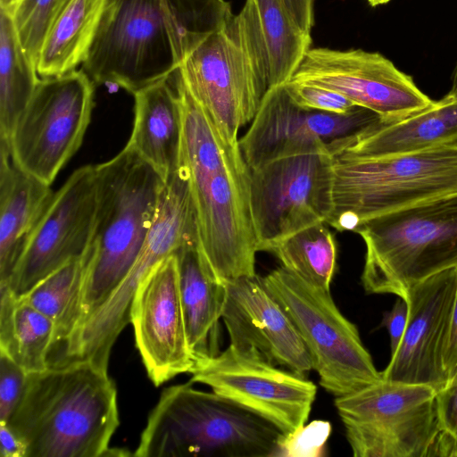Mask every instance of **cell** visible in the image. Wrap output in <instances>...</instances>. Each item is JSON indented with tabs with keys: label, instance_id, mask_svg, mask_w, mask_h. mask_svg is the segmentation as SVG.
<instances>
[{
	"label": "cell",
	"instance_id": "cell-27",
	"mask_svg": "<svg viewBox=\"0 0 457 457\" xmlns=\"http://www.w3.org/2000/svg\"><path fill=\"white\" fill-rule=\"evenodd\" d=\"M40 78L24 52L12 17L0 12V141L8 143L14 125Z\"/></svg>",
	"mask_w": 457,
	"mask_h": 457
},
{
	"label": "cell",
	"instance_id": "cell-34",
	"mask_svg": "<svg viewBox=\"0 0 457 457\" xmlns=\"http://www.w3.org/2000/svg\"><path fill=\"white\" fill-rule=\"evenodd\" d=\"M28 373L0 351V422H8L27 382Z\"/></svg>",
	"mask_w": 457,
	"mask_h": 457
},
{
	"label": "cell",
	"instance_id": "cell-25",
	"mask_svg": "<svg viewBox=\"0 0 457 457\" xmlns=\"http://www.w3.org/2000/svg\"><path fill=\"white\" fill-rule=\"evenodd\" d=\"M110 0H71L50 28L40 50L41 79L76 71L89 54Z\"/></svg>",
	"mask_w": 457,
	"mask_h": 457
},
{
	"label": "cell",
	"instance_id": "cell-15",
	"mask_svg": "<svg viewBox=\"0 0 457 457\" xmlns=\"http://www.w3.org/2000/svg\"><path fill=\"white\" fill-rule=\"evenodd\" d=\"M384 120L378 113L361 106L345 114L302 108L283 85L266 92L250 127L239 138V145L253 170L286 156L329 153L337 140Z\"/></svg>",
	"mask_w": 457,
	"mask_h": 457
},
{
	"label": "cell",
	"instance_id": "cell-19",
	"mask_svg": "<svg viewBox=\"0 0 457 457\" xmlns=\"http://www.w3.org/2000/svg\"><path fill=\"white\" fill-rule=\"evenodd\" d=\"M222 320L230 345L258 351L272 363L304 376L312 369L307 347L262 277L225 282Z\"/></svg>",
	"mask_w": 457,
	"mask_h": 457
},
{
	"label": "cell",
	"instance_id": "cell-18",
	"mask_svg": "<svg viewBox=\"0 0 457 457\" xmlns=\"http://www.w3.org/2000/svg\"><path fill=\"white\" fill-rule=\"evenodd\" d=\"M136 345L147 376L158 386L190 373V351L175 253L160 262L139 284L130 308Z\"/></svg>",
	"mask_w": 457,
	"mask_h": 457
},
{
	"label": "cell",
	"instance_id": "cell-20",
	"mask_svg": "<svg viewBox=\"0 0 457 457\" xmlns=\"http://www.w3.org/2000/svg\"><path fill=\"white\" fill-rule=\"evenodd\" d=\"M457 145V96L393 123L381 122L337 141L330 154L384 157Z\"/></svg>",
	"mask_w": 457,
	"mask_h": 457
},
{
	"label": "cell",
	"instance_id": "cell-4",
	"mask_svg": "<svg viewBox=\"0 0 457 457\" xmlns=\"http://www.w3.org/2000/svg\"><path fill=\"white\" fill-rule=\"evenodd\" d=\"M96 212L85 253L79 326L108 299L132 268L165 185L159 173L126 145L113 158L96 164Z\"/></svg>",
	"mask_w": 457,
	"mask_h": 457
},
{
	"label": "cell",
	"instance_id": "cell-13",
	"mask_svg": "<svg viewBox=\"0 0 457 457\" xmlns=\"http://www.w3.org/2000/svg\"><path fill=\"white\" fill-rule=\"evenodd\" d=\"M191 383L212 390L273 424L283 435L303 427L312 411L316 385L278 368L252 348L229 344L217 355L195 364Z\"/></svg>",
	"mask_w": 457,
	"mask_h": 457
},
{
	"label": "cell",
	"instance_id": "cell-5",
	"mask_svg": "<svg viewBox=\"0 0 457 457\" xmlns=\"http://www.w3.org/2000/svg\"><path fill=\"white\" fill-rule=\"evenodd\" d=\"M282 436L263 418L190 382L162 391L134 455L275 457Z\"/></svg>",
	"mask_w": 457,
	"mask_h": 457
},
{
	"label": "cell",
	"instance_id": "cell-22",
	"mask_svg": "<svg viewBox=\"0 0 457 457\" xmlns=\"http://www.w3.org/2000/svg\"><path fill=\"white\" fill-rule=\"evenodd\" d=\"M134 121L126 146L150 164L166 182L178 170L182 112L172 75L133 94Z\"/></svg>",
	"mask_w": 457,
	"mask_h": 457
},
{
	"label": "cell",
	"instance_id": "cell-17",
	"mask_svg": "<svg viewBox=\"0 0 457 457\" xmlns=\"http://www.w3.org/2000/svg\"><path fill=\"white\" fill-rule=\"evenodd\" d=\"M457 295V268L444 270L412 287L405 330L383 379L425 385L436 391L448 382L445 366Z\"/></svg>",
	"mask_w": 457,
	"mask_h": 457
},
{
	"label": "cell",
	"instance_id": "cell-7",
	"mask_svg": "<svg viewBox=\"0 0 457 457\" xmlns=\"http://www.w3.org/2000/svg\"><path fill=\"white\" fill-rule=\"evenodd\" d=\"M332 157L333 208L326 223L339 231L457 193V145L384 157Z\"/></svg>",
	"mask_w": 457,
	"mask_h": 457
},
{
	"label": "cell",
	"instance_id": "cell-28",
	"mask_svg": "<svg viewBox=\"0 0 457 457\" xmlns=\"http://www.w3.org/2000/svg\"><path fill=\"white\" fill-rule=\"evenodd\" d=\"M85 255L73 259L21 296L54 324L55 345L66 342L81 319Z\"/></svg>",
	"mask_w": 457,
	"mask_h": 457
},
{
	"label": "cell",
	"instance_id": "cell-1",
	"mask_svg": "<svg viewBox=\"0 0 457 457\" xmlns=\"http://www.w3.org/2000/svg\"><path fill=\"white\" fill-rule=\"evenodd\" d=\"M173 79L182 112L179 164L188 179L198 248L221 281L253 276L259 251L251 208V169L239 140L226 138L177 71Z\"/></svg>",
	"mask_w": 457,
	"mask_h": 457
},
{
	"label": "cell",
	"instance_id": "cell-10",
	"mask_svg": "<svg viewBox=\"0 0 457 457\" xmlns=\"http://www.w3.org/2000/svg\"><path fill=\"white\" fill-rule=\"evenodd\" d=\"M192 96L230 142L255 116L269 90L240 13L206 37L177 70Z\"/></svg>",
	"mask_w": 457,
	"mask_h": 457
},
{
	"label": "cell",
	"instance_id": "cell-12",
	"mask_svg": "<svg viewBox=\"0 0 457 457\" xmlns=\"http://www.w3.org/2000/svg\"><path fill=\"white\" fill-rule=\"evenodd\" d=\"M333 157L311 153L275 159L251 170V208L258 251L310 226L333 208Z\"/></svg>",
	"mask_w": 457,
	"mask_h": 457
},
{
	"label": "cell",
	"instance_id": "cell-16",
	"mask_svg": "<svg viewBox=\"0 0 457 457\" xmlns=\"http://www.w3.org/2000/svg\"><path fill=\"white\" fill-rule=\"evenodd\" d=\"M96 204V165L82 166L54 192L4 288L21 297L68 262L84 256L92 238Z\"/></svg>",
	"mask_w": 457,
	"mask_h": 457
},
{
	"label": "cell",
	"instance_id": "cell-2",
	"mask_svg": "<svg viewBox=\"0 0 457 457\" xmlns=\"http://www.w3.org/2000/svg\"><path fill=\"white\" fill-rule=\"evenodd\" d=\"M233 16L225 0H110L81 69L133 95L171 76Z\"/></svg>",
	"mask_w": 457,
	"mask_h": 457
},
{
	"label": "cell",
	"instance_id": "cell-31",
	"mask_svg": "<svg viewBox=\"0 0 457 457\" xmlns=\"http://www.w3.org/2000/svg\"><path fill=\"white\" fill-rule=\"evenodd\" d=\"M331 433V424L327 420H315L283 435L275 457H321Z\"/></svg>",
	"mask_w": 457,
	"mask_h": 457
},
{
	"label": "cell",
	"instance_id": "cell-33",
	"mask_svg": "<svg viewBox=\"0 0 457 457\" xmlns=\"http://www.w3.org/2000/svg\"><path fill=\"white\" fill-rule=\"evenodd\" d=\"M440 457H457V372L436 392Z\"/></svg>",
	"mask_w": 457,
	"mask_h": 457
},
{
	"label": "cell",
	"instance_id": "cell-40",
	"mask_svg": "<svg viewBox=\"0 0 457 457\" xmlns=\"http://www.w3.org/2000/svg\"><path fill=\"white\" fill-rule=\"evenodd\" d=\"M19 0H0V9L10 12Z\"/></svg>",
	"mask_w": 457,
	"mask_h": 457
},
{
	"label": "cell",
	"instance_id": "cell-38",
	"mask_svg": "<svg viewBox=\"0 0 457 457\" xmlns=\"http://www.w3.org/2000/svg\"><path fill=\"white\" fill-rule=\"evenodd\" d=\"M445 366L449 380L457 372V295L453 309L450 339L445 357Z\"/></svg>",
	"mask_w": 457,
	"mask_h": 457
},
{
	"label": "cell",
	"instance_id": "cell-29",
	"mask_svg": "<svg viewBox=\"0 0 457 457\" xmlns=\"http://www.w3.org/2000/svg\"><path fill=\"white\" fill-rule=\"evenodd\" d=\"M327 223L305 228L276 244L270 251L282 267L305 282L330 290L337 265V245Z\"/></svg>",
	"mask_w": 457,
	"mask_h": 457
},
{
	"label": "cell",
	"instance_id": "cell-26",
	"mask_svg": "<svg viewBox=\"0 0 457 457\" xmlns=\"http://www.w3.org/2000/svg\"><path fill=\"white\" fill-rule=\"evenodd\" d=\"M54 345V322L9 288L0 289V351L31 373L49 367Z\"/></svg>",
	"mask_w": 457,
	"mask_h": 457
},
{
	"label": "cell",
	"instance_id": "cell-8",
	"mask_svg": "<svg viewBox=\"0 0 457 457\" xmlns=\"http://www.w3.org/2000/svg\"><path fill=\"white\" fill-rule=\"evenodd\" d=\"M355 457H440L436 391L381 379L335 397Z\"/></svg>",
	"mask_w": 457,
	"mask_h": 457
},
{
	"label": "cell",
	"instance_id": "cell-11",
	"mask_svg": "<svg viewBox=\"0 0 457 457\" xmlns=\"http://www.w3.org/2000/svg\"><path fill=\"white\" fill-rule=\"evenodd\" d=\"M95 85L82 69L40 78L8 140L17 167L51 186L83 142Z\"/></svg>",
	"mask_w": 457,
	"mask_h": 457
},
{
	"label": "cell",
	"instance_id": "cell-14",
	"mask_svg": "<svg viewBox=\"0 0 457 457\" xmlns=\"http://www.w3.org/2000/svg\"><path fill=\"white\" fill-rule=\"evenodd\" d=\"M289 81L336 91L387 123L405 119L433 103L390 60L362 49L310 48Z\"/></svg>",
	"mask_w": 457,
	"mask_h": 457
},
{
	"label": "cell",
	"instance_id": "cell-3",
	"mask_svg": "<svg viewBox=\"0 0 457 457\" xmlns=\"http://www.w3.org/2000/svg\"><path fill=\"white\" fill-rule=\"evenodd\" d=\"M28 457H102L120 425L117 390L107 370L74 360L28 373L7 422Z\"/></svg>",
	"mask_w": 457,
	"mask_h": 457
},
{
	"label": "cell",
	"instance_id": "cell-36",
	"mask_svg": "<svg viewBox=\"0 0 457 457\" xmlns=\"http://www.w3.org/2000/svg\"><path fill=\"white\" fill-rule=\"evenodd\" d=\"M0 444L1 457H28L25 441L7 422H0Z\"/></svg>",
	"mask_w": 457,
	"mask_h": 457
},
{
	"label": "cell",
	"instance_id": "cell-41",
	"mask_svg": "<svg viewBox=\"0 0 457 457\" xmlns=\"http://www.w3.org/2000/svg\"><path fill=\"white\" fill-rule=\"evenodd\" d=\"M448 93L457 96V62L452 74V87Z\"/></svg>",
	"mask_w": 457,
	"mask_h": 457
},
{
	"label": "cell",
	"instance_id": "cell-39",
	"mask_svg": "<svg viewBox=\"0 0 457 457\" xmlns=\"http://www.w3.org/2000/svg\"><path fill=\"white\" fill-rule=\"evenodd\" d=\"M131 455L129 451L124 449V448H111L109 447L107 451L104 453L103 456L108 457V456H128Z\"/></svg>",
	"mask_w": 457,
	"mask_h": 457
},
{
	"label": "cell",
	"instance_id": "cell-35",
	"mask_svg": "<svg viewBox=\"0 0 457 457\" xmlns=\"http://www.w3.org/2000/svg\"><path fill=\"white\" fill-rule=\"evenodd\" d=\"M408 306L404 299L399 297L393 308L384 313L382 325L386 327L390 337L391 356L396 352L405 330Z\"/></svg>",
	"mask_w": 457,
	"mask_h": 457
},
{
	"label": "cell",
	"instance_id": "cell-32",
	"mask_svg": "<svg viewBox=\"0 0 457 457\" xmlns=\"http://www.w3.org/2000/svg\"><path fill=\"white\" fill-rule=\"evenodd\" d=\"M284 87L291 99L307 110L345 114L358 107L345 96L325 87L290 81Z\"/></svg>",
	"mask_w": 457,
	"mask_h": 457
},
{
	"label": "cell",
	"instance_id": "cell-9",
	"mask_svg": "<svg viewBox=\"0 0 457 457\" xmlns=\"http://www.w3.org/2000/svg\"><path fill=\"white\" fill-rule=\"evenodd\" d=\"M262 280L303 340L324 389L343 396L383 378L357 327L338 310L330 290L314 287L282 266Z\"/></svg>",
	"mask_w": 457,
	"mask_h": 457
},
{
	"label": "cell",
	"instance_id": "cell-37",
	"mask_svg": "<svg viewBox=\"0 0 457 457\" xmlns=\"http://www.w3.org/2000/svg\"><path fill=\"white\" fill-rule=\"evenodd\" d=\"M300 27L311 33L314 24V0H284Z\"/></svg>",
	"mask_w": 457,
	"mask_h": 457
},
{
	"label": "cell",
	"instance_id": "cell-23",
	"mask_svg": "<svg viewBox=\"0 0 457 457\" xmlns=\"http://www.w3.org/2000/svg\"><path fill=\"white\" fill-rule=\"evenodd\" d=\"M174 253L187 342L196 364L220 353L219 327L226 301V284L213 273L198 243L187 244Z\"/></svg>",
	"mask_w": 457,
	"mask_h": 457
},
{
	"label": "cell",
	"instance_id": "cell-6",
	"mask_svg": "<svg viewBox=\"0 0 457 457\" xmlns=\"http://www.w3.org/2000/svg\"><path fill=\"white\" fill-rule=\"evenodd\" d=\"M353 232L366 245L365 291L404 299L418 283L457 268V193L368 220Z\"/></svg>",
	"mask_w": 457,
	"mask_h": 457
},
{
	"label": "cell",
	"instance_id": "cell-21",
	"mask_svg": "<svg viewBox=\"0 0 457 457\" xmlns=\"http://www.w3.org/2000/svg\"><path fill=\"white\" fill-rule=\"evenodd\" d=\"M47 185L24 172L0 141V288L7 286L54 197Z\"/></svg>",
	"mask_w": 457,
	"mask_h": 457
},
{
	"label": "cell",
	"instance_id": "cell-30",
	"mask_svg": "<svg viewBox=\"0 0 457 457\" xmlns=\"http://www.w3.org/2000/svg\"><path fill=\"white\" fill-rule=\"evenodd\" d=\"M70 1L19 0L8 12L20 43L36 68L43 42L50 28Z\"/></svg>",
	"mask_w": 457,
	"mask_h": 457
},
{
	"label": "cell",
	"instance_id": "cell-24",
	"mask_svg": "<svg viewBox=\"0 0 457 457\" xmlns=\"http://www.w3.org/2000/svg\"><path fill=\"white\" fill-rule=\"evenodd\" d=\"M239 13L256 49L269 90L285 85L311 48V33L300 27L284 0H245Z\"/></svg>",
	"mask_w": 457,
	"mask_h": 457
}]
</instances>
